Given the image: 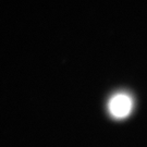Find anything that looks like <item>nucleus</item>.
<instances>
[{
  "label": "nucleus",
  "instance_id": "1",
  "mask_svg": "<svg viewBox=\"0 0 147 147\" xmlns=\"http://www.w3.org/2000/svg\"><path fill=\"white\" fill-rule=\"evenodd\" d=\"M134 109V99L125 92H120L112 95L107 104V110L111 118L116 120H123L132 113Z\"/></svg>",
  "mask_w": 147,
  "mask_h": 147
}]
</instances>
